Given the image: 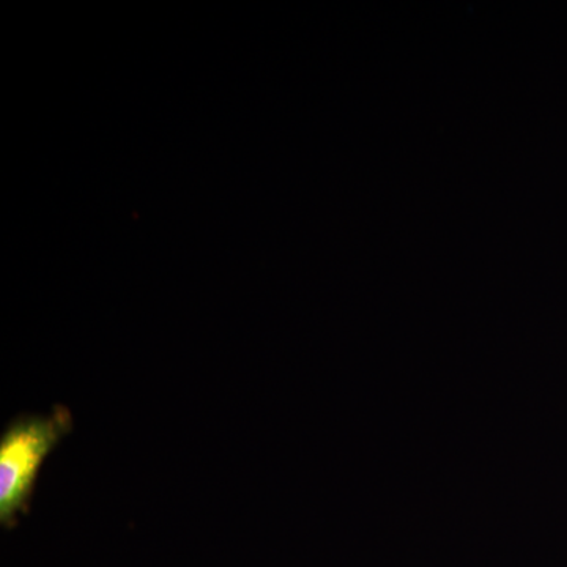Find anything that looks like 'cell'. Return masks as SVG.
I'll return each mask as SVG.
<instances>
[{"label": "cell", "mask_w": 567, "mask_h": 567, "mask_svg": "<svg viewBox=\"0 0 567 567\" xmlns=\"http://www.w3.org/2000/svg\"><path fill=\"white\" fill-rule=\"evenodd\" d=\"M73 429L69 410L55 406L48 416H21L0 439V522L17 525L28 513L37 476L44 458Z\"/></svg>", "instance_id": "obj_1"}]
</instances>
